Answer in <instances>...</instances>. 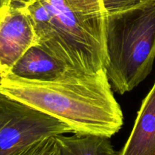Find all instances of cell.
<instances>
[{
  "instance_id": "cell-1",
  "label": "cell",
  "mask_w": 155,
  "mask_h": 155,
  "mask_svg": "<svg viewBox=\"0 0 155 155\" xmlns=\"http://www.w3.org/2000/svg\"><path fill=\"white\" fill-rule=\"evenodd\" d=\"M0 92L65 123L74 133L110 138L124 124L105 71L87 74L68 69L51 81L8 74L0 77Z\"/></svg>"
},
{
  "instance_id": "cell-2",
  "label": "cell",
  "mask_w": 155,
  "mask_h": 155,
  "mask_svg": "<svg viewBox=\"0 0 155 155\" xmlns=\"http://www.w3.org/2000/svg\"><path fill=\"white\" fill-rule=\"evenodd\" d=\"M37 45L68 69L105 71V12L102 0H36L26 8Z\"/></svg>"
},
{
  "instance_id": "cell-3",
  "label": "cell",
  "mask_w": 155,
  "mask_h": 155,
  "mask_svg": "<svg viewBox=\"0 0 155 155\" xmlns=\"http://www.w3.org/2000/svg\"><path fill=\"white\" fill-rule=\"evenodd\" d=\"M105 12V71L124 95L151 74L155 59V0H102Z\"/></svg>"
},
{
  "instance_id": "cell-4",
  "label": "cell",
  "mask_w": 155,
  "mask_h": 155,
  "mask_svg": "<svg viewBox=\"0 0 155 155\" xmlns=\"http://www.w3.org/2000/svg\"><path fill=\"white\" fill-rule=\"evenodd\" d=\"M71 133L65 123L0 92V155H13L45 138Z\"/></svg>"
},
{
  "instance_id": "cell-5",
  "label": "cell",
  "mask_w": 155,
  "mask_h": 155,
  "mask_svg": "<svg viewBox=\"0 0 155 155\" xmlns=\"http://www.w3.org/2000/svg\"><path fill=\"white\" fill-rule=\"evenodd\" d=\"M36 44V32L26 8L0 7V77L9 74L21 56Z\"/></svg>"
},
{
  "instance_id": "cell-6",
  "label": "cell",
  "mask_w": 155,
  "mask_h": 155,
  "mask_svg": "<svg viewBox=\"0 0 155 155\" xmlns=\"http://www.w3.org/2000/svg\"><path fill=\"white\" fill-rule=\"evenodd\" d=\"M118 155H155V82L142 101L130 137Z\"/></svg>"
},
{
  "instance_id": "cell-7",
  "label": "cell",
  "mask_w": 155,
  "mask_h": 155,
  "mask_svg": "<svg viewBox=\"0 0 155 155\" xmlns=\"http://www.w3.org/2000/svg\"><path fill=\"white\" fill-rule=\"evenodd\" d=\"M68 68L39 45L30 47L16 62L9 74L36 81H51L58 79Z\"/></svg>"
},
{
  "instance_id": "cell-8",
  "label": "cell",
  "mask_w": 155,
  "mask_h": 155,
  "mask_svg": "<svg viewBox=\"0 0 155 155\" xmlns=\"http://www.w3.org/2000/svg\"><path fill=\"white\" fill-rule=\"evenodd\" d=\"M62 155H118L110 138L96 135L74 133L55 136Z\"/></svg>"
},
{
  "instance_id": "cell-9",
  "label": "cell",
  "mask_w": 155,
  "mask_h": 155,
  "mask_svg": "<svg viewBox=\"0 0 155 155\" xmlns=\"http://www.w3.org/2000/svg\"><path fill=\"white\" fill-rule=\"evenodd\" d=\"M13 155H62V153L55 136H51L38 141Z\"/></svg>"
},
{
  "instance_id": "cell-10",
  "label": "cell",
  "mask_w": 155,
  "mask_h": 155,
  "mask_svg": "<svg viewBox=\"0 0 155 155\" xmlns=\"http://www.w3.org/2000/svg\"><path fill=\"white\" fill-rule=\"evenodd\" d=\"M35 1L36 0H0V7L4 5H12L26 8Z\"/></svg>"
}]
</instances>
